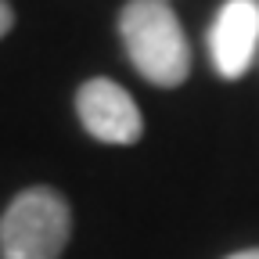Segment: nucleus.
I'll return each instance as SVG.
<instances>
[{"instance_id": "1", "label": "nucleus", "mask_w": 259, "mask_h": 259, "mask_svg": "<svg viewBox=\"0 0 259 259\" xmlns=\"http://www.w3.org/2000/svg\"><path fill=\"white\" fill-rule=\"evenodd\" d=\"M119 32L134 69L155 87H180L191 72V44L180 18L162 0H130L119 15Z\"/></svg>"}, {"instance_id": "2", "label": "nucleus", "mask_w": 259, "mask_h": 259, "mask_svg": "<svg viewBox=\"0 0 259 259\" xmlns=\"http://www.w3.org/2000/svg\"><path fill=\"white\" fill-rule=\"evenodd\" d=\"M72 209L54 187H29L0 216V259H61Z\"/></svg>"}, {"instance_id": "3", "label": "nucleus", "mask_w": 259, "mask_h": 259, "mask_svg": "<svg viewBox=\"0 0 259 259\" xmlns=\"http://www.w3.org/2000/svg\"><path fill=\"white\" fill-rule=\"evenodd\" d=\"M76 112L87 134L105 144H137L144 134L137 101L112 79H87L76 94Z\"/></svg>"}, {"instance_id": "4", "label": "nucleus", "mask_w": 259, "mask_h": 259, "mask_svg": "<svg viewBox=\"0 0 259 259\" xmlns=\"http://www.w3.org/2000/svg\"><path fill=\"white\" fill-rule=\"evenodd\" d=\"M259 47V0H227L209 29V54L223 79H238Z\"/></svg>"}, {"instance_id": "5", "label": "nucleus", "mask_w": 259, "mask_h": 259, "mask_svg": "<svg viewBox=\"0 0 259 259\" xmlns=\"http://www.w3.org/2000/svg\"><path fill=\"white\" fill-rule=\"evenodd\" d=\"M11 25H15V11H11L8 0H0V36H8Z\"/></svg>"}, {"instance_id": "6", "label": "nucleus", "mask_w": 259, "mask_h": 259, "mask_svg": "<svg viewBox=\"0 0 259 259\" xmlns=\"http://www.w3.org/2000/svg\"><path fill=\"white\" fill-rule=\"evenodd\" d=\"M227 259H259V248H241V252L227 255Z\"/></svg>"}]
</instances>
